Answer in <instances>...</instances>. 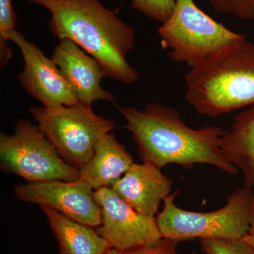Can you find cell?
Masks as SVG:
<instances>
[{
  "label": "cell",
  "mask_w": 254,
  "mask_h": 254,
  "mask_svg": "<svg viewBox=\"0 0 254 254\" xmlns=\"http://www.w3.org/2000/svg\"><path fill=\"white\" fill-rule=\"evenodd\" d=\"M29 111L60 157L78 170L94 154L97 143L116 127L115 121L98 116L91 106L79 102L55 108L30 107Z\"/></svg>",
  "instance_id": "cell-6"
},
{
  "label": "cell",
  "mask_w": 254,
  "mask_h": 254,
  "mask_svg": "<svg viewBox=\"0 0 254 254\" xmlns=\"http://www.w3.org/2000/svg\"><path fill=\"white\" fill-rule=\"evenodd\" d=\"M200 250L205 254H254V250L242 239H202Z\"/></svg>",
  "instance_id": "cell-17"
},
{
  "label": "cell",
  "mask_w": 254,
  "mask_h": 254,
  "mask_svg": "<svg viewBox=\"0 0 254 254\" xmlns=\"http://www.w3.org/2000/svg\"><path fill=\"white\" fill-rule=\"evenodd\" d=\"M58 244L60 254H105L111 247L93 227L41 207Z\"/></svg>",
  "instance_id": "cell-14"
},
{
  "label": "cell",
  "mask_w": 254,
  "mask_h": 254,
  "mask_svg": "<svg viewBox=\"0 0 254 254\" xmlns=\"http://www.w3.org/2000/svg\"><path fill=\"white\" fill-rule=\"evenodd\" d=\"M27 1L49 11L52 34L78 45L100 64L107 77L127 84L138 81V71L127 59L135 45L134 31L100 0Z\"/></svg>",
  "instance_id": "cell-2"
},
{
  "label": "cell",
  "mask_w": 254,
  "mask_h": 254,
  "mask_svg": "<svg viewBox=\"0 0 254 254\" xmlns=\"http://www.w3.org/2000/svg\"><path fill=\"white\" fill-rule=\"evenodd\" d=\"M1 171L22 177L28 182L79 180L78 169L60 157L39 127L19 120L11 134H0Z\"/></svg>",
  "instance_id": "cell-7"
},
{
  "label": "cell",
  "mask_w": 254,
  "mask_h": 254,
  "mask_svg": "<svg viewBox=\"0 0 254 254\" xmlns=\"http://www.w3.org/2000/svg\"><path fill=\"white\" fill-rule=\"evenodd\" d=\"M176 0H132L135 9L152 19L165 23L173 14Z\"/></svg>",
  "instance_id": "cell-18"
},
{
  "label": "cell",
  "mask_w": 254,
  "mask_h": 254,
  "mask_svg": "<svg viewBox=\"0 0 254 254\" xmlns=\"http://www.w3.org/2000/svg\"><path fill=\"white\" fill-rule=\"evenodd\" d=\"M51 58L79 103L91 106L98 100L114 102L113 95L101 86L102 79L107 77L103 66L76 43L68 39L60 41Z\"/></svg>",
  "instance_id": "cell-11"
},
{
  "label": "cell",
  "mask_w": 254,
  "mask_h": 254,
  "mask_svg": "<svg viewBox=\"0 0 254 254\" xmlns=\"http://www.w3.org/2000/svg\"><path fill=\"white\" fill-rule=\"evenodd\" d=\"M105 254H123V252L111 248L110 250H108V252Z\"/></svg>",
  "instance_id": "cell-22"
},
{
  "label": "cell",
  "mask_w": 254,
  "mask_h": 254,
  "mask_svg": "<svg viewBox=\"0 0 254 254\" xmlns=\"http://www.w3.org/2000/svg\"><path fill=\"white\" fill-rule=\"evenodd\" d=\"M177 194L164 199L163 210L155 217L163 237L180 242L193 239H242L248 232L252 189L245 187L235 190L225 206L208 213L179 208L175 203Z\"/></svg>",
  "instance_id": "cell-5"
},
{
  "label": "cell",
  "mask_w": 254,
  "mask_h": 254,
  "mask_svg": "<svg viewBox=\"0 0 254 254\" xmlns=\"http://www.w3.org/2000/svg\"><path fill=\"white\" fill-rule=\"evenodd\" d=\"M173 180L153 164L133 163L111 188L142 215L155 218L162 200L170 195Z\"/></svg>",
  "instance_id": "cell-12"
},
{
  "label": "cell",
  "mask_w": 254,
  "mask_h": 254,
  "mask_svg": "<svg viewBox=\"0 0 254 254\" xmlns=\"http://www.w3.org/2000/svg\"><path fill=\"white\" fill-rule=\"evenodd\" d=\"M158 33L170 59L190 67L220 54L246 37L214 20L193 0H176L173 14Z\"/></svg>",
  "instance_id": "cell-4"
},
{
  "label": "cell",
  "mask_w": 254,
  "mask_h": 254,
  "mask_svg": "<svg viewBox=\"0 0 254 254\" xmlns=\"http://www.w3.org/2000/svg\"><path fill=\"white\" fill-rule=\"evenodd\" d=\"M210 2L218 12L240 19H254V0H210Z\"/></svg>",
  "instance_id": "cell-19"
},
{
  "label": "cell",
  "mask_w": 254,
  "mask_h": 254,
  "mask_svg": "<svg viewBox=\"0 0 254 254\" xmlns=\"http://www.w3.org/2000/svg\"><path fill=\"white\" fill-rule=\"evenodd\" d=\"M7 38L16 45L22 55L24 66L17 78L28 94L46 108L78 103L69 83L51 58L16 30L9 33Z\"/></svg>",
  "instance_id": "cell-10"
},
{
  "label": "cell",
  "mask_w": 254,
  "mask_h": 254,
  "mask_svg": "<svg viewBox=\"0 0 254 254\" xmlns=\"http://www.w3.org/2000/svg\"><path fill=\"white\" fill-rule=\"evenodd\" d=\"M221 146L227 159L243 174L246 187H254V105L239 114L224 131Z\"/></svg>",
  "instance_id": "cell-15"
},
{
  "label": "cell",
  "mask_w": 254,
  "mask_h": 254,
  "mask_svg": "<svg viewBox=\"0 0 254 254\" xmlns=\"http://www.w3.org/2000/svg\"><path fill=\"white\" fill-rule=\"evenodd\" d=\"M93 195L101 211V225L96 231L111 248L124 252L163 238L155 218L137 212L111 187L95 190Z\"/></svg>",
  "instance_id": "cell-8"
},
{
  "label": "cell",
  "mask_w": 254,
  "mask_h": 254,
  "mask_svg": "<svg viewBox=\"0 0 254 254\" xmlns=\"http://www.w3.org/2000/svg\"><path fill=\"white\" fill-rule=\"evenodd\" d=\"M126 121L143 162L162 168L170 164L191 168L210 165L227 173L238 169L227 159L221 146L224 131L219 127L190 128L180 112L172 107L149 103L140 110L115 104Z\"/></svg>",
  "instance_id": "cell-1"
},
{
  "label": "cell",
  "mask_w": 254,
  "mask_h": 254,
  "mask_svg": "<svg viewBox=\"0 0 254 254\" xmlns=\"http://www.w3.org/2000/svg\"><path fill=\"white\" fill-rule=\"evenodd\" d=\"M185 97L198 114L217 117L254 105V44L245 37L190 66Z\"/></svg>",
  "instance_id": "cell-3"
},
{
  "label": "cell",
  "mask_w": 254,
  "mask_h": 254,
  "mask_svg": "<svg viewBox=\"0 0 254 254\" xmlns=\"http://www.w3.org/2000/svg\"><path fill=\"white\" fill-rule=\"evenodd\" d=\"M14 195L23 202L53 209L92 227L101 225V211L94 190L81 180L28 182L15 186Z\"/></svg>",
  "instance_id": "cell-9"
},
{
  "label": "cell",
  "mask_w": 254,
  "mask_h": 254,
  "mask_svg": "<svg viewBox=\"0 0 254 254\" xmlns=\"http://www.w3.org/2000/svg\"><path fill=\"white\" fill-rule=\"evenodd\" d=\"M133 163L126 147L119 143L114 133H110L97 143L94 154L80 169L79 180L94 190L111 187Z\"/></svg>",
  "instance_id": "cell-13"
},
{
  "label": "cell",
  "mask_w": 254,
  "mask_h": 254,
  "mask_svg": "<svg viewBox=\"0 0 254 254\" xmlns=\"http://www.w3.org/2000/svg\"><path fill=\"white\" fill-rule=\"evenodd\" d=\"M16 14L12 0H0V66L4 67L11 58L12 51L9 46L7 37L16 31Z\"/></svg>",
  "instance_id": "cell-16"
},
{
  "label": "cell",
  "mask_w": 254,
  "mask_h": 254,
  "mask_svg": "<svg viewBox=\"0 0 254 254\" xmlns=\"http://www.w3.org/2000/svg\"><path fill=\"white\" fill-rule=\"evenodd\" d=\"M243 239L254 250V195L252 202V208H251L250 227L248 232Z\"/></svg>",
  "instance_id": "cell-21"
},
{
  "label": "cell",
  "mask_w": 254,
  "mask_h": 254,
  "mask_svg": "<svg viewBox=\"0 0 254 254\" xmlns=\"http://www.w3.org/2000/svg\"><path fill=\"white\" fill-rule=\"evenodd\" d=\"M180 242L163 237L153 245L141 246L125 251L123 254H179L177 251Z\"/></svg>",
  "instance_id": "cell-20"
}]
</instances>
